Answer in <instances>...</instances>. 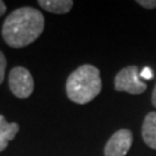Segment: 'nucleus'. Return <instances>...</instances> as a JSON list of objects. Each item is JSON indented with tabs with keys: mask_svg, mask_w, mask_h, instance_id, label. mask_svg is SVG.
Returning a JSON list of instances; mask_svg holds the SVG:
<instances>
[{
	"mask_svg": "<svg viewBox=\"0 0 156 156\" xmlns=\"http://www.w3.org/2000/svg\"><path fill=\"white\" fill-rule=\"evenodd\" d=\"M151 102H153V105L156 108V86H155V88H154L153 95H151Z\"/></svg>",
	"mask_w": 156,
	"mask_h": 156,
	"instance_id": "nucleus-14",
	"label": "nucleus"
},
{
	"mask_svg": "<svg viewBox=\"0 0 156 156\" xmlns=\"http://www.w3.org/2000/svg\"><path fill=\"white\" fill-rule=\"evenodd\" d=\"M5 13H6V5H5V2L0 0V16H2Z\"/></svg>",
	"mask_w": 156,
	"mask_h": 156,
	"instance_id": "nucleus-13",
	"label": "nucleus"
},
{
	"mask_svg": "<svg viewBox=\"0 0 156 156\" xmlns=\"http://www.w3.org/2000/svg\"><path fill=\"white\" fill-rule=\"evenodd\" d=\"M19 128L20 127L16 123H8L5 117L0 115V135L4 136L7 141H11L15 138Z\"/></svg>",
	"mask_w": 156,
	"mask_h": 156,
	"instance_id": "nucleus-8",
	"label": "nucleus"
},
{
	"mask_svg": "<svg viewBox=\"0 0 156 156\" xmlns=\"http://www.w3.org/2000/svg\"><path fill=\"white\" fill-rule=\"evenodd\" d=\"M115 89L117 91H126L128 94H142L147 89V84L140 80L139 68L136 66H127L116 75Z\"/></svg>",
	"mask_w": 156,
	"mask_h": 156,
	"instance_id": "nucleus-3",
	"label": "nucleus"
},
{
	"mask_svg": "<svg viewBox=\"0 0 156 156\" xmlns=\"http://www.w3.org/2000/svg\"><path fill=\"white\" fill-rule=\"evenodd\" d=\"M44 16L33 7L13 11L2 26V37L12 48H23L31 44L44 30Z\"/></svg>",
	"mask_w": 156,
	"mask_h": 156,
	"instance_id": "nucleus-1",
	"label": "nucleus"
},
{
	"mask_svg": "<svg viewBox=\"0 0 156 156\" xmlns=\"http://www.w3.org/2000/svg\"><path fill=\"white\" fill-rule=\"evenodd\" d=\"M138 4L145 8L151 9V8H155L156 7V0H139Z\"/></svg>",
	"mask_w": 156,
	"mask_h": 156,
	"instance_id": "nucleus-10",
	"label": "nucleus"
},
{
	"mask_svg": "<svg viewBox=\"0 0 156 156\" xmlns=\"http://www.w3.org/2000/svg\"><path fill=\"white\" fill-rule=\"evenodd\" d=\"M102 90L100 71L93 65H82L68 76L66 94L68 98L78 104L93 101Z\"/></svg>",
	"mask_w": 156,
	"mask_h": 156,
	"instance_id": "nucleus-2",
	"label": "nucleus"
},
{
	"mask_svg": "<svg viewBox=\"0 0 156 156\" xmlns=\"http://www.w3.org/2000/svg\"><path fill=\"white\" fill-rule=\"evenodd\" d=\"M7 66V60H6L5 55L0 51V84L2 83L4 79H5V71Z\"/></svg>",
	"mask_w": 156,
	"mask_h": 156,
	"instance_id": "nucleus-9",
	"label": "nucleus"
},
{
	"mask_svg": "<svg viewBox=\"0 0 156 156\" xmlns=\"http://www.w3.org/2000/svg\"><path fill=\"white\" fill-rule=\"evenodd\" d=\"M38 5L48 12L55 14H65L73 7L72 0H39Z\"/></svg>",
	"mask_w": 156,
	"mask_h": 156,
	"instance_id": "nucleus-7",
	"label": "nucleus"
},
{
	"mask_svg": "<svg viewBox=\"0 0 156 156\" xmlns=\"http://www.w3.org/2000/svg\"><path fill=\"white\" fill-rule=\"evenodd\" d=\"M140 78L146 79V80H151V79H153V72H151V68H148V67L144 68L142 72L140 73Z\"/></svg>",
	"mask_w": 156,
	"mask_h": 156,
	"instance_id": "nucleus-11",
	"label": "nucleus"
},
{
	"mask_svg": "<svg viewBox=\"0 0 156 156\" xmlns=\"http://www.w3.org/2000/svg\"><path fill=\"white\" fill-rule=\"evenodd\" d=\"M133 141V135L129 129H119L106 142L104 148L105 156H125L128 153Z\"/></svg>",
	"mask_w": 156,
	"mask_h": 156,
	"instance_id": "nucleus-5",
	"label": "nucleus"
},
{
	"mask_svg": "<svg viewBox=\"0 0 156 156\" xmlns=\"http://www.w3.org/2000/svg\"><path fill=\"white\" fill-rule=\"evenodd\" d=\"M142 138L145 144L156 149V112H149L142 124Z\"/></svg>",
	"mask_w": 156,
	"mask_h": 156,
	"instance_id": "nucleus-6",
	"label": "nucleus"
},
{
	"mask_svg": "<svg viewBox=\"0 0 156 156\" xmlns=\"http://www.w3.org/2000/svg\"><path fill=\"white\" fill-rule=\"evenodd\" d=\"M7 145H8V141H7L4 136L0 135V151H2L4 149H6Z\"/></svg>",
	"mask_w": 156,
	"mask_h": 156,
	"instance_id": "nucleus-12",
	"label": "nucleus"
},
{
	"mask_svg": "<svg viewBox=\"0 0 156 156\" xmlns=\"http://www.w3.org/2000/svg\"><path fill=\"white\" fill-rule=\"evenodd\" d=\"M8 83L12 93L19 98H27L34 91V79L27 68L14 67L9 73Z\"/></svg>",
	"mask_w": 156,
	"mask_h": 156,
	"instance_id": "nucleus-4",
	"label": "nucleus"
}]
</instances>
